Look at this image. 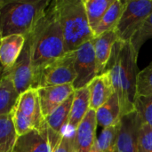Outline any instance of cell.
I'll return each instance as SVG.
<instances>
[{
	"mask_svg": "<svg viewBox=\"0 0 152 152\" xmlns=\"http://www.w3.org/2000/svg\"><path fill=\"white\" fill-rule=\"evenodd\" d=\"M27 37H29L31 43L33 88L36 89L41 70L66 53L63 34L54 1L50 3L33 31Z\"/></svg>",
	"mask_w": 152,
	"mask_h": 152,
	"instance_id": "obj_1",
	"label": "cell"
},
{
	"mask_svg": "<svg viewBox=\"0 0 152 152\" xmlns=\"http://www.w3.org/2000/svg\"><path fill=\"white\" fill-rule=\"evenodd\" d=\"M137 59L130 42L118 40L104 71H108L121 109V118L134 110L137 83ZM103 71V72H104ZM102 72V73H103Z\"/></svg>",
	"mask_w": 152,
	"mask_h": 152,
	"instance_id": "obj_2",
	"label": "cell"
},
{
	"mask_svg": "<svg viewBox=\"0 0 152 152\" xmlns=\"http://www.w3.org/2000/svg\"><path fill=\"white\" fill-rule=\"evenodd\" d=\"M50 3L49 0H10L0 9V37L28 36Z\"/></svg>",
	"mask_w": 152,
	"mask_h": 152,
	"instance_id": "obj_3",
	"label": "cell"
},
{
	"mask_svg": "<svg viewBox=\"0 0 152 152\" xmlns=\"http://www.w3.org/2000/svg\"><path fill=\"white\" fill-rule=\"evenodd\" d=\"M61 27L65 53L75 52L94 36L88 24L84 0H54Z\"/></svg>",
	"mask_w": 152,
	"mask_h": 152,
	"instance_id": "obj_4",
	"label": "cell"
},
{
	"mask_svg": "<svg viewBox=\"0 0 152 152\" xmlns=\"http://www.w3.org/2000/svg\"><path fill=\"white\" fill-rule=\"evenodd\" d=\"M152 12V0L126 1L123 13L114 28L118 40L130 42Z\"/></svg>",
	"mask_w": 152,
	"mask_h": 152,
	"instance_id": "obj_5",
	"label": "cell"
},
{
	"mask_svg": "<svg viewBox=\"0 0 152 152\" xmlns=\"http://www.w3.org/2000/svg\"><path fill=\"white\" fill-rule=\"evenodd\" d=\"M74 62L75 52H71L45 66L40 72L36 89L73 84L77 77Z\"/></svg>",
	"mask_w": 152,
	"mask_h": 152,
	"instance_id": "obj_6",
	"label": "cell"
},
{
	"mask_svg": "<svg viewBox=\"0 0 152 152\" xmlns=\"http://www.w3.org/2000/svg\"><path fill=\"white\" fill-rule=\"evenodd\" d=\"M74 67L77 77L72 85L75 90L88 86L97 77V66L93 39L85 43L75 51Z\"/></svg>",
	"mask_w": 152,
	"mask_h": 152,
	"instance_id": "obj_7",
	"label": "cell"
},
{
	"mask_svg": "<svg viewBox=\"0 0 152 152\" xmlns=\"http://www.w3.org/2000/svg\"><path fill=\"white\" fill-rule=\"evenodd\" d=\"M4 73L10 76L19 94L33 88L34 75L31 62V43L28 37H26L24 47L14 65L4 70Z\"/></svg>",
	"mask_w": 152,
	"mask_h": 152,
	"instance_id": "obj_8",
	"label": "cell"
},
{
	"mask_svg": "<svg viewBox=\"0 0 152 152\" xmlns=\"http://www.w3.org/2000/svg\"><path fill=\"white\" fill-rule=\"evenodd\" d=\"M61 137L55 135L45 123L40 129L18 137L15 151L16 152H53Z\"/></svg>",
	"mask_w": 152,
	"mask_h": 152,
	"instance_id": "obj_9",
	"label": "cell"
},
{
	"mask_svg": "<svg viewBox=\"0 0 152 152\" xmlns=\"http://www.w3.org/2000/svg\"><path fill=\"white\" fill-rule=\"evenodd\" d=\"M141 121L135 111L125 115L119 122L118 152H138V138Z\"/></svg>",
	"mask_w": 152,
	"mask_h": 152,
	"instance_id": "obj_10",
	"label": "cell"
},
{
	"mask_svg": "<svg viewBox=\"0 0 152 152\" xmlns=\"http://www.w3.org/2000/svg\"><path fill=\"white\" fill-rule=\"evenodd\" d=\"M13 110L28 119L35 129H40L45 123L42 115L37 90L30 88L19 95Z\"/></svg>",
	"mask_w": 152,
	"mask_h": 152,
	"instance_id": "obj_11",
	"label": "cell"
},
{
	"mask_svg": "<svg viewBox=\"0 0 152 152\" xmlns=\"http://www.w3.org/2000/svg\"><path fill=\"white\" fill-rule=\"evenodd\" d=\"M37 90L44 118L49 116L55 109L62 104L70 95L74 94L75 91L72 84L40 87Z\"/></svg>",
	"mask_w": 152,
	"mask_h": 152,
	"instance_id": "obj_12",
	"label": "cell"
},
{
	"mask_svg": "<svg viewBox=\"0 0 152 152\" xmlns=\"http://www.w3.org/2000/svg\"><path fill=\"white\" fill-rule=\"evenodd\" d=\"M96 113L89 110L74 133L75 152H90L96 142Z\"/></svg>",
	"mask_w": 152,
	"mask_h": 152,
	"instance_id": "obj_13",
	"label": "cell"
},
{
	"mask_svg": "<svg viewBox=\"0 0 152 152\" xmlns=\"http://www.w3.org/2000/svg\"><path fill=\"white\" fill-rule=\"evenodd\" d=\"M90 92V110H97L102 106L115 93L110 76L108 71H104L97 76L89 85Z\"/></svg>",
	"mask_w": 152,
	"mask_h": 152,
	"instance_id": "obj_14",
	"label": "cell"
},
{
	"mask_svg": "<svg viewBox=\"0 0 152 152\" xmlns=\"http://www.w3.org/2000/svg\"><path fill=\"white\" fill-rule=\"evenodd\" d=\"M118 40V38L114 29L107 31L93 38L97 66V76L101 75L104 71L110 58L113 46Z\"/></svg>",
	"mask_w": 152,
	"mask_h": 152,
	"instance_id": "obj_15",
	"label": "cell"
},
{
	"mask_svg": "<svg viewBox=\"0 0 152 152\" xmlns=\"http://www.w3.org/2000/svg\"><path fill=\"white\" fill-rule=\"evenodd\" d=\"M26 37L10 35L0 39V65L4 70L12 68L18 60L24 47Z\"/></svg>",
	"mask_w": 152,
	"mask_h": 152,
	"instance_id": "obj_16",
	"label": "cell"
},
{
	"mask_svg": "<svg viewBox=\"0 0 152 152\" xmlns=\"http://www.w3.org/2000/svg\"><path fill=\"white\" fill-rule=\"evenodd\" d=\"M90 110V92L88 86L75 90L67 127L75 133L77 127Z\"/></svg>",
	"mask_w": 152,
	"mask_h": 152,
	"instance_id": "obj_17",
	"label": "cell"
},
{
	"mask_svg": "<svg viewBox=\"0 0 152 152\" xmlns=\"http://www.w3.org/2000/svg\"><path fill=\"white\" fill-rule=\"evenodd\" d=\"M97 125L106 128L119 124L121 119V109L118 97L116 93L96 111Z\"/></svg>",
	"mask_w": 152,
	"mask_h": 152,
	"instance_id": "obj_18",
	"label": "cell"
},
{
	"mask_svg": "<svg viewBox=\"0 0 152 152\" xmlns=\"http://www.w3.org/2000/svg\"><path fill=\"white\" fill-rule=\"evenodd\" d=\"M73 97L74 94L70 95L62 104H61L57 109H55L49 116H47L45 118V121L49 129L59 137L62 135L65 127H67L72 106Z\"/></svg>",
	"mask_w": 152,
	"mask_h": 152,
	"instance_id": "obj_19",
	"label": "cell"
},
{
	"mask_svg": "<svg viewBox=\"0 0 152 152\" xmlns=\"http://www.w3.org/2000/svg\"><path fill=\"white\" fill-rule=\"evenodd\" d=\"M19 95L10 76L3 72L0 78V116L12 113Z\"/></svg>",
	"mask_w": 152,
	"mask_h": 152,
	"instance_id": "obj_20",
	"label": "cell"
},
{
	"mask_svg": "<svg viewBox=\"0 0 152 152\" xmlns=\"http://www.w3.org/2000/svg\"><path fill=\"white\" fill-rule=\"evenodd\" d=\"M126 1L114 0L112 4L109 7L102 19L101 20L99 25L97 26L94 36L98 37L107 31L112 30L116 28L125 8Z\"/></svg>",
	"mask_w": 152,
	"mask_h": 152,
	"instance_id": "obj_21",
	"label": "cell"
},
{
	"mask_svg": "<svg viewBox=\"0 0 152 152\" xmlns=\"http://www.w3.org/2000/svg\"><path fill=\"white\" fill-rule=\"evenodd\" d=\"M113 2L114 0H84L88 24L93 33Z\"/></svg>",
	"mask_w": 152,
	"mask_h": 152,
	"instance_id": "obj_22",
	"label": "cell"
},
{
	"mask_svg": "<svg viewBox=\"0 0 152 152\" xmlns=\"http://www.w3.org/2000/svg\"><path fill=\"white\" fill-rule=\"evenodd\" d=\"M119 124L114 126L103 128L101 135L96 140L98 152H118V135Z\"/></svg>",
	"mask_w": 152,
	"mask_h": 152,
	"instance_id": "obj_23",
	"label": "cell"
},
{
	"mask_svg": "<svg viewBox=\"0 0 152 152\" xmlns=\"http://www.w3.org/2000/svg\"><path fill=\"white\" fill-rule=\"evenodd\" d=\"M134 110L141 125L152 127V94L137 95L134 101Z\"/></svg>",
	"mask_w": 152,
	"mask_h": 152,
	"instance_id": "obj_24",
	"label": "cell"
},
{
	"mask_svg": "<svg viewBox=\"0 0 152 152\" xmlns=\"http://www.w3.org/2000/svg\"><path fill=\"white\" fill-rule=\"evenodd\" d=\"M18 136L15 132L12 114L0 116V146L15 144Z\"/></svg>",
	"mask_w": 152,
	"mask_h": 152,
	"instance_id": "obj_25",
	"label": "cell"
},
{
	"mask_svg": "<svg viewBox=\"0 0 152 152\" xmlns=\"http://www.w3.org/2000/svg\"><path fill=\"white\" fill-rule=\"evenodd\" d=\"M152 37V12L142 23L137 32L132 37L130 43L136 54L139 53L142 45L150 38Z\"/></svg>",
	"mask_w": 152,
	"mask_h": 152,
	"instance_id": "obj_26",
	"label": "cell"
},
{
	"mask_svg": "<svg viewBox=\"0 0 152 152\" xmlns=\"http://www.w3.org/2000/svg\"><path fill=\"white\" fill-rule=\"evenodd\" d=\"M152 94V62L137 75L136 96Z\"/></svg>",
	"mask_w": 152,
	"mask_h": 152,
	"instance_id": "obj_27",
	"label": "cell"
},
{
	"mask_svg": "<svg viewBox=\"0 0 152 152\" xmlns=\"http://www.w3.org/2000/svg\"><path fill=\"white\" fill-rule=\"evenodd\" d=\"M138 152H152V127L141 125L138 138Z\"/></svg>",
	"mask_w": 152,
	"mask_h": 152,
	"instance_id": "obj_28",
	"label": "cell"
},
{
	"mask_svg": "<svg viewBox=\"0 0 152 152\" xmlns=\"http://www.w3.org/2000/svg\"><path fill=\"white\" fill-rule=\"evenodd\" d=\"M53 152H75L74 134H69L63 133Z\"/></svg>",
	"mask_w": 152,
	"mask_h": 152,
	"instance_id": "obj_29",
	"label": "cell"
},
{
	"mask_svg": "<svg viewBox=\"0 0 152 152\" xmlns=\"http://www.w3.org/2000/svg\"><path fill=\"white\" fill-rule=\"evenodd\" d=\"M15 144L0 146V152H16V151H15Z\"/></svg>",
	"mask_w": 152,
	"mask_h": 152,
	"instance_id": "obj_30",
	"label": "cell"
},
{
	"mask_svg": "<svg viewBox=\"0 0 152 152\" xmlns=\"http://www.w3.org/2000/svg\"><path fill=\"white\" fill-rule=\"evenodd\" d=\"M10 2V0H0V9L3 8L5 4H7Z\"/></svg>",
	"mask_w": 152,
	"mask_h": 152,
	"instance_id": "obj_31",
	"label": "cell"
},
{
	"mask_svg": "<svg viewBox=\"0 0 152 152\" xmlns=\"http://www.w3.org/2000/svg\"><path fill=\"white\" fill-rule=\"evenodd\" d=\"M90 152H98V149H97V147H96V144H94V146L92 148V150H91V151Z\"/></svg>",
	"mask_w": 152,
	"mask_h": 152,
	"instance_id": "obj_32",
	"label": "cell"
},
{
	"mask_svg": "<svg viewBox=\"0 0 152 152\" xmlns=\"http://www.w3.org/2000/svg\"><path fill=\"white\" fill-rule=\"evenodd\" d=\"M0 39H1V37H0Z\"/></svg>",
	"mask_w": 152,
	"mask_h": 152,
	"instance_id": "obj_33",
	"label": "cell"
}]
</instances>
